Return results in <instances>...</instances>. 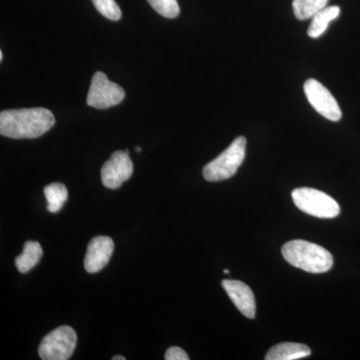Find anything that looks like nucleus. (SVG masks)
I'll return each instance as SVG.
<instances>
[{"mask_svg": "<svg viewBox=\"0 0 360 360\" xmlns=\"http://www.w3.org/2000/svg\"><path fill=\"white\" fill-rule=\"evenodd\" d=\"M54 124L56 117L47 108H20L0 113V134L9 139H37Z\"/></svg>", "mask_w": 360, "mask_h": 360, "instance_id": "obj_1", "label": "nucleus"}, {"mask_svg": "<svg viewBox=\"0 0 360 360\" xmlns=\"http://www.w3.org/2000/svg\"><path fill=\"white\" fill-rule=\"evenodd\" d=\"M281 251L288 264L310 274H324L333 265V257L328 250L302 239L286 243Z\"/></svg>", "mask_w": 360, "mask_h": 360, "instance_id": "obj_2", "label": "nucleus"}, {"mask_svg": "<svg viewBox=\"0 0 360 360\" xmlns=\"http://www.w3.org/2000/svg\"><path fill=\"white\" fill-rule=\"evenodd\" d=\"M245 153L246 139L239 136L232 141L224 153L205 165L202 172L203 177L210 182L231 179L243 165Z\"/></svg>", "mask_w": 360, "mask_h": 360, "instance_id": "obj_3", "label": "nucleus"}, {"mask_svg": "<svg viewBox=\"0 0 360 360\" xmlns=\"http://www.w3.org/2000/svg\"><path fill=\"white\" fill-rule=\"evenodd\" d=\"M291 195L298 210L317 219H335L340 215V207L338 201L321 191L300 187L295 189Z\"/></svg>", "mask_w": 360, "mask_h": 360, "instance_id": "obj_4", "label": "nucleus"}, {"mask_svg": "<svg viewBox=\"0 0 360 360\" xmlns=\"http://www.w3.org/2000/svg\"><path fill=\"white\" fill-rule=\"evenodd\" d=\"M77 335L75 329L61 326L44 336L39 348L40 359L44 360L70 359L77 347Z\"/></svg>", "mask_w": 360, "mask_h": 360, "instance_id": "obj_5", "label": "nucleus"}, {"mask_svg": "<svg viewBox=\"0 0 360 360\" xmlns=\"http://www.w3.org/2000/svg\"><path fill=\"white\" fill-rule=\"evenodd\" d=\"M125 97L124 89L110 82L101 71L94 75L87 94V105L98 110H105L122 103Z\"/></svg>", "mask_w": 360, "mask_h": 360, "instance_id": "obj_6", "label": "nucleus"}, {"mask_svg": "<svg viewBox=\"0 0 360 360\" xmlns=\"http://www.w3.org/2000/svg\"><path fill=\"white\" fill-rule=\"evenodd\" d=\"M303 89L307 101L319 115L330 122H340L342 117L340 105L324 85L311 78L305 82Z\"/></svg>", "mask_w": 360, "mask_h": 360, "instance_id": "obj_7", "label": "nucleus"}, {"mask_svg": "<svg viewBox=\"0 0 360 360\" xmlns=\"http://www.w3.org/2000/svg\"><path fill=\"white\" fill-rule=\"evenodd\" d=\"M132 174L134 163L129 153L118 150L112 153L110 160L104 163L101 169V181L106 188L116 189L129 180Z\"/></svg>", "mask_w": 360, "mask_h": 360, "instance_id": "obj_8", "label": "nucleus"}, {"mask_svg": "<svg viewBox=\"0 0 360 360\" xmlns=\"http://www.w3.org/2000/svg\"><path fill=\"white\" fill-rule=\"evenodd\" d=\"M115 243L108 236H96L90 240L84 258V269L89 274H96L110 262Z\"/></svg>", "mask_w": 360, "mask_h": 360, "instance_id": "obj_9", "label": "nucleus"}, {"mask_svg": "<svg viewBox=\"0 0 360 360\" xmlns=\"http://www.w3.org/2000/svg\"><path fill=\"white\" fill-rule=\"evenodd\" d=\"M222 288L226 291L227 295L239 310L248 319H255L257 314L255 295L248 284L243 281L224 279L221 283Z\"/></svg>", "mask_w": 360, "mask_h": 360, "instance_id": "obj_10", "label": "nucleus"}, {"mask_svg": "<svg viewBox=\"0 0 360 360\" xmlns=\"http://www.w3.org/2000/svg\"><path fill=\"white\" fill-rule=\"evenodd\" d=\"M311 354V350L302 343L283 342L274 345L265 356L266 360H295L304 359Z\"/></svg>", "mask_w": 360, "mask_h": 360, "instance_id": "obj_11", "label": "nucleus"}, {"mask_svg": "<svg viewBox=\"0 0 360 360\" xmlns=\"http://www.w3.org/2000/svg\"><path fill=\"white\" fill-rule=\"evenodd\" d=\"M44 255L41 245L37 241H26L22 253L15 258L16 269L20 274L30 271Z\"/></svg>", "mask_w": 360, "mask_h": 360, "instance_id": "obj_12", "label": "nucleus"}, {"mask_svg": "<svg viewBox=\"0 0 360 360\" xmlns=\"http://www.w3.org/2000/svg\"><path fill=\"white\" fill-rule=\"evenodd\" d=\"M340 8L338 6L326 7L312 18L307 34L311 39L321 37L328 30L329 23L340 16Z\"/></svg>", "mask_w": 360, "mask_h": 360, "instance_id": "obj_13", "label": "nucleus"}, {"mask_svg": "<svg viewBox=\"0 0 360 360\" xmlns=\"http://www.w3.org/2000/svg\"><path fill=\"white\" fill-rule=\"evenodd\" d=\"M44 193L47 201V210L51 213L58 212L68 198V188L65 184L59 182L45 186Z\"/></svg>", "mask_w": 360, "mask_h": 360, "instance_id": "obj_14", "label": "nucleus"}, {"mask_svg": "<svg viewBox=\"0 0 360 360\" xmlns=\"http://www.w3.org/2000/svg\"><path fill=\"white\" fill-rule=\"evenodd\" d=\"M328 2V0H293V11L297 20H309L326 8Z\"/></svg>", "mask_w": 360, "mask_h": 360, "instance_id": "obj_15", "label": "nucleus"}, {"mask_svg": "<svg viewBox=\"0 0 360 360\" xmlns=\"http://www.w3.org/2000/svg\"><path fill=\"white\" fill-rule=\"evenodd\" d=\"M151 7L167 18H175L179 16L180 8L177 0H148Z\"/></svg>", "mask_w": 360, "mask_h": 360, "instance_id": "obj_16", "label": "nucleus"}, {"mask_svg": "<svg viewBox=\"0 0 360 360\" xmlns=\"http://www.w3.org/2000/svg\"><path fill=\"white\" fill-rule=\"evenodd\" d=\"M94 6L101 15L110 20H120L122 18V11L115 0H92Z\"/></svg>", "mask_w": 360, "mask_h": 360, "instance_id": "obj_17", "label": "nucleus"}, {"mask_svg": "<svg viewBox=\"0 0 360 360\" xmlns=\"http://www.w3.org/2000/svg\"><path fill=\"white\" fill-rule=\"evenodd\" d=\"M165 359L167 360H189L188 354L182 348L172 347L165 352Z\"/></svg>", "mask_w": 360, "mask_h": 360, "instance_id": "obj_18", "label": "nucleus"}, {"mask_svg": "<svg viewBox=\"0 0 360 360\" xmlns=\"http://www.w3.org/2000/svg\"><path fill=\"white\" fill-rule=\"evenodd\" d=\"M124 356H122V355H115V356L112 357V360H125Z\"/></svg>", "mask_w": 360, "mask_h": 360, "instance_id": "obj_19", "label": "nucleus"}, {"mask_svg": "<svg viewBox=\"0 0 360 360\" xmlns=\"http://www.w3.org/2000/svg\"><path fill=\"white\" fill-rule=\"evenodd\" d=\"M141 148H139V146H137V148H135V151H136V153H141Z\"/></svg>", "mask_w": 360, "mask_h": 360, "instance_id": "obj_20", "label": "nucleus"}, {"mask_svg": "<svg viewBox=\"0 0 360 360\" xmlns=\"http://www.w3.org/2000/svg\"><path fill=\"white\" fill-rule=\"evenodd\" d=\"M2 59H4V52L0 51V61H2Z\"/></svg>", "mask_w": 360, "mask_h": 360, "instance_id": "obj_21", "label": "nucleus"}, {"mask_svg": "<svg viewBox=\"0 0 360 360\" xmlns=\"http://www.w3.org/2000/svg\"><path fill=\"white\" fill-rule=\"evenodd\" d=\"M224 274H229V272H231V271H229V269H224Z\"/></svg>", "mask_w": 360, "mask_h": 360, "instance_id": "obj_22", "label": "nucleus"}]
</instances>
